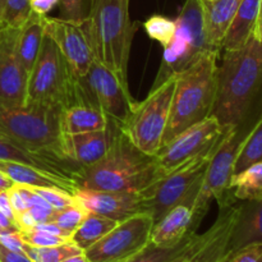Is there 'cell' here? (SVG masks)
<instances>
[{"instance_id": "1", "label": "cell", "mask_w": 262, "mask_h": 262, "mask_svg": "<svg viewBox=\"0 0 262 262\" xmlns=\"http://www.w3.org/2000/svg\"><path fill=\"white\" fill-rule=\"evenodd\" d=\"M262 86V43L255 36L245 46L224 51L217 66L212 115L223 127H239Z\"/></svg>"}, {"instance_id": "2", "label": "cell", "mask_w": 262, "mask_h": 262, "mask_svg": "<svg viewBox=\"0 0 262 262\" xmlns=\"http://www.w3.org/2000/svg\"><path fill=\"white\" fill-rule=\"evenodd\" d=\"M156 179L155 158L135 147L118 125L106 156L95 165L82 168L78 188L140 193Z\"/></svg>"}, {"instance_id": "3", "label": "cell", "mask_w": 262, "mask_h": 262, "mask_svg": "<svg viewBox=\"0 0 262 262\" xmlns=\"http://www.w3.org/2000/svg\"><path fill=\"white\" fill-rule=\"evenodd\" d=\"M219 56V50H210L186 69L177 73L176 89L163 146L188 127L212 115L216 96Z\"/></svg>"}, {"instance_id": "4", "label": "cell", "mask_w": 262, "mask_h": 262, "mask_svg": "<svg viewBox=\"0 0 262 262\" xmlns=\"http://www.w3.org/2000/svg\"><path fill=\"white\" fill-rule=\"evenodd\" d=\"M83 25L95 59L128 82L130 46L137 30L129 17V0H92Z\"/></svg>"}, {"instance_id": "5", "label": "cell", "mask_w": 262, "mask_h": 262, "mask_svg": "<svg viewBox=\"0 0 262 262\" xmlns=\"http://www.w3.org/2000/svg\"><path fill=\"white\" fill-rule=\"evenodd\" d=\"M81 102H91L81 77L72 72L60 50L49 35L32 69L28 73L26 106H48L60 109Z\"/></svg>"}, {"instance_id": "6", "label": "cell", "mask_w": 262, "mask_h": 262, "mask_svg": "<svg viewBox=\"0 0 262 262\" xmlns=\"http://www.w3.org/2000/svg\"><path fill=\"white\" fill-rule=\"evenodd\" d=\"M176 82L177 74H171L152 86L147 97L141 102L136 101L129 117L119 125L128 141L148 156H155L163 146Z\"/></svg>"}, {"instance_id": "7", "label": "cell", "mask_w": 262, "mask_h": 262, "mask_svg": "<svg viewBox=\"0 0 262 262\" xmlns=\"http://www.w3.org/2000/svg\"><path fill=\"white\" fill-rule=\"evenodd\" d=\"M216 146L189 159L183 165L159 178L147 188L140 192L148 214L152 215L155 223L160 220L169 210L178 205L186 204L191 207L193 206L194 200L201 188L206 168Z\"/></svg>"}, {"instance_id": "8", "label": "cell", "mask_w": 262, "mask_h": 262, "mask_svg": "<svg viewBox=\"0 0 262 262\" xmlns=\"http://www.w3.org/2000/svg\"><path fill=\"white\" fill-rule=\"evenodd\" d=\"M210 50L216 49L207 41L202 0H186L176 19L173 38L164 48L163 63L154 86L186 69Z\"/></svg>"}, {"instance_id": "9", "label": "cell", "mask_w": 262, "mask_h": 262, "mask_svg": "<svg viewBox=\"0 0 262 262\" xmlns=\"http://www.w3.org/2000/svg\"><path fill=\"white\" fill-rule=\"evenodd\" d=\"M59 117L60 109L56 107H9L0 104V135L64 158L60 152Z\"/></svg>"}, {"instance_id": "10", "label": "cell", "mask_w": 262, "mask_h": 262, "mask_svg": "<svg viewBox=\"0 0 262 262\" xmlns=\"http://www.w3.org/2000/svg\"><path fill=\"white\" fill-rule=\"evenodd\" d=\"M241 140L242 138L238 136V127L225 128L222 140L210 159L201 188L192 206L197 225H200L206 215L211 200H216L219 205L234 201L229 192V184L234 174L235 158Z\"/></svg>"}, {"instance_id": "11", "label": "cell", "mask_w": 262, "mask_h": 262, "mask_svg": "<svg viewBox=\"0 0 262 262\" xmlns=\"http://www.w3.org/2000/svg\"><path fill=\"white\" fill-rule=\"evenodd\" d=\"M155 220L148 212L119 222L105 237L84 251L90 262H125L150 243Z\"/></svg>"}, {"instance_id": "12", "label": "cell", "mask_w": 262, "mask_h": 262, "mask_svg": "<svg viewBox=\"0 0 262 262\" xmlns=\"http://www.w3.org/2000/svg\"><path fill=\"white\" fill-rule=\"evenodd\" d=\"M225 128L227 127H223L214 115H210L206 119L191 125L176 136L154 156L158 179L171 173L174 169L183 165L189 159L215 147L222 138Z\"/></svg>"}, {"instance_id": "13", "label": "cell", "mask_w": 262, "mask_h": 262, "mask_svg": "<svg viewBox=\"0 0 262 262\" xmlns=\"http://www.w3.org/2000/svg\"><path fill=\"white\" fill-rule=\"evenodd\" d=\"M90 101L105 113L112 122L123 124L136 101L130 96L128 82L95 59L86 76L81 77Z\"/></svg>"}, {"instance_id": "14", "label": "cell", "mask_w": 262, "mask_h": 262, "mask_svg": "<svg viewBox=\"0 0 262 262\" xmlns=\"http://www.w3.org/2000/svg\"><path fill=\"white\" fill-rule=\"evenodd\" d=\"M45 33L50 36L77 77H83L95 60L83 20H69L46 15Z\"/></svg>"}, {"instance_id": "15", "label": "cell", "mask_w": 262, "mask_h": 262, "mask_svg": "<svg viewBox=\"0 0 262 262\" xmlns=\"http://www.w3.org/2000/svg\"><path fill=\"white\" fill-rule=\"evenodd\" d=\"M17 28L0 31V104L9 107H25L28 73L15 51Z\"/></svg>"}, {"instance_id": "16", "label": "cell", "mask_w": 262, "mask_h": 262, "mask_svg": "<svg viewBox=\"0 0 262 262\" xmlns=\"http://www.w3.org/2000/svg\"><path fill=\"white\" fill-rule=\"evenodd\" d=\"M118 125L119 124L109 119V125L102 130L61 133V155L68 160L81 165L82 168L95 165L109 152Z\"/></svg>"}, {"instance_id": "17", "label": "cell", "mask_w": 262, "mask_h": 262, "mask_svg": "<svg viewBox=\"0 0 262 262\" xmlns=\"http://www.w3.org/2000/svg\"><path fill=\"white\" fill-rule=\"evenodd\" d=\"M74 197L89 212L109 217L118 223L133 215L148 212L138 192L90 191L78 188Z\"/></svg>"}, {"instance_id": "18", "label": "cell", "mask_w": 262, "mask_h": 262, "mask_svg": "<svg viewBox=\"0 0 262 262\" xmlns=\"http://www.w3.org/2000/svg\"><path fill=\"white\" fill-rule=\"evenodd\" d=\"M0 160H10L27 164L35 168L55 174L63 178L73 179L78 183L82 166L45 150L28 147L0 135Z\"/></svg>"}, {"instance_id": "19", "label": "cell", "mask_w": 262, "mask_h": 262, "mask_svg": "<svg viewBox=\"0 0 262 262\" xmlns=\"http://www.w3.org/2000/svg\"><path fill=\"white\" fill-rule=\"evenodd\" d=\"M239 205L225 202L219 205L216 220L207 232L189 262H223L229 252V241L239 212Z\"/></svg>"}, {"instance_id": "20", "label": "cell", "mask_w": 262, "mask_h": 262, "mask_svg": "<svg viewBox=\"0 0 262 262\" xmlns=\"http://www.w3.org/2000/svg\"><path fill=\"white\" fill-rule=\"evenodd\" d=\"M197 228L192 207L186 204L178 205L154 224L150 242L161 247H171L196 233Z\"/></svg>"}, {"instance_id": "21", "label": "cell", "mask_w": 262, "mask_h": 262, "mask_svg": "<svg viewBox=\"0 0 262 262\" xmlns=\"http://www.w3.org/2000/svg\"><path fill=\"white\" fill-rule=\"evenodd\" d=\"M0 171L5 174L13 182V184H19V186L36 187V188L56 187V188L66 189L72 194L76 193L78 189V183L73 179L58 177L55 174L17 161L0 160Z\"/></svg>"}, {"instance_id": "22", "label": "cell", "mask_w": 262, "mask_h": 262, "mask_svg": "<svg viewBox=\"0 0 262 262\" xmlns=\"http://www.w3.org/2000/svg\"><path fill=\"white\" fill-rule=\"evenodd\" d=\"M239 3L241 0H202L205 32L211 48L222 51L223 41Z\"/></svg>"}, {"instance_id": "23", "label": "cell", "mask_w": 262, "mask_h": 262, "mask_svg": "<svg viewBox=\"0 0 262 262\" xmlns=\"http://www.w3.org/2000/svg\"><path fill=\"white\" fill-rule=\"evenodd\" d=\"M262 243V200L241 204L229 241V251Z\"/></svg>"}, {"instance_id": "24", "label": "cell", "mask_w": 262, "mask_h": 262, "mask_svg": "<svg viewBox=\"0 0 262 262\" xmlns=\"http://www.w3.org/2000/svg\"><path fill=\"white\" fill-rule=\"evenodd\" d=\"M262 0H241L230 27L223 41L222 50H235L250 41L255 36Z\"/></svg>"}, {"instance_id": "25", "label": "cell", "mask_w": 262, "mask_h": 262, "mask_svg": "<svg viewBox=\"0 0 262 262\" xmlns=\"http://www.w3.org/2000/svg\"><path fill=\"white\" fill-rule=\"evenodd\" d=\"M59 125L61 133H82L102 130L109 125V118L91 102H81L60 112Z\"/></svg>"}, {"instance_id": "26", "label": "cell", "mask_w": 262, "mask_h": 262, "mask_svg": "<svg viewBox=\"0 0 262 262\" xmlns=\"http://www.w3.org/2000/svg\"><path fill=\"white\" fill-rule=\"evenodd\" d=\"M46 15L31 12L26 22L17 28L15 37V51L23 68L30 73L40 53L45 36Z\"/></svg>"}, {"instance_id": "27", "label": "cell", "mask_w": 262, "mask_h": 262, "mask_svg": "<svg viewBox=\"0 0 262 262\" xmlns=\"http://www.w3.org/2000/svg\"><path fill=\"white\" fill-rule=\"evenodd\" d=\"M205 234H193L184 238L181 243L171 247H161L148 243L142 251L125 262H174L183 256L192 255L204 241Z\"/></svg>"}, {"instance_id": "28", "label": "cell", "mask_w": 262, "mask_h": 262, "mask_svg": "<svg viewBox=\"0 0 262 262\" xmlns=\"http://www.w3.org/2000/svg\"><path fill=\"white\" fill-rule=\"evenodd\" d=\"M229 192L234 200L257 201L262 200V161L252 164L237 174H233Z\"/></svg>"}, {"instance_id": "29", "label": "cell", "mask_w": 262, "mask_h": 262, "mask_svg": "<svg viewBox=\"0 0 262 262\" xmlns=\"http://www.w3.org/2000/svg\"><path fill=\"white\" fill-rule=\"evenodd\" d=\"M117 224L118 222L115 220L89 212L83 222L71 235V242L84 252L95 243L99 242L102 237H105Z\"/></svg>"}, {"instance_id": "30", "label": "cell", "mask_w": 262, "mask_h": 262, "mask_svg": "<svg viewBox=\"0 0 262 262\" xmlns=\"http://www.w3.org/2000/svg\"><path fill=\"white\" fill-rule=\"evenodd\" d=\"M258 161H262V115L250 133L241 140L235 158L234 174Z\"/></svg>"}, {"instance_id": "31", "label": "cell", "mask_w": 262, "mask_h": 262, "mask_svg": "<svg viewBox=\"0 0 262 262\" xmlns=\"http://www.w3.org/2000/svg\"><path fill=\"white\" fill-rule=\"evenodd\" d=\"M83 251L77 247L71 241L63 245L54 246V247L38 248L25 245V255H27L33 262H61L73 255H78Z\"/></svg>"}, {"instance_id": "32", "label": "cell", "mask_w": 262, "mask_h": 262, "mask_svg": "<svg viewBox=\"0 0 262 262\" xmlns=\"http://www.w3.org/2000/svg\"><path fill=\"white\" fill-rule=\"evenodd\" d=\"M87 214H89V211H87V210L76 200L74 204L64 207V209L54 211L51 222L55 223V224L58 225L61 230H64L66 234L71 238V235L73 234L74 230L79 227V224L83 222L84 217L87 216Z\"/></svg>"}, {"instance_id": "33", "label": "cell", "mask_w": 262, "mask_h": 262, "mask_svg": "<svg viewBox=\"0 0 262 262\" xmlns=\"http://www.w3.org/2000/svg\"><path fill=\"white\" fill-rule=\"evenodd\" d=\"M145 31L152 40L158 41L165 48L173 38L176 32V19H170L164 15H151L143 23Z\"/></svg>"}, {"instance_id": "34", "label": "cell", "mask_w": 262, "mask_h": 262, "mask_svg": "<svg viewBox=\"0 0 262 262\" xmlns=\"http://www.w3.org/2000/svg\"><path fill=\"white\" fill-rule=\"evenodd\" d=\"M30 0H4L2 12V20L5 26L19 28L30 17Z\"/></svg>"}, {"instance_id": "35", "label": "cell", "mask_w": 262, "mask_h": 262, "mask_svg": "<svg viewBox=\"0 0 262 262\" xmlns=\"http://www.w3.org/2000/svg\"><path fill=\"white\" fill-rule=\"evenodd\" d=\"M32 188L36 193L40 194V196L53 207L54 211L64 209V207L69 206V205L76 202L74 194L69 193L66 189L56 188V187H40V188L32 187Z\"/></svg>"}, {"instance_id": "36", "label": "cell", "mask_w": 262, "mask_h": 262, "mask_svg": "<svg viewBox=\"0 0 262 262\" xmlns=\"http://www.w3.org/2000/svg\"><path fill=\"white\" fill-rule=\"evenodd\" d=\"M19 235L23 239V242L32 246V247H38V248L54 247V246L63 245V243H67L71 241L69 238L59 237V235H54V234H50V233H46V232H42V230H37V229L20 230Z\"/></svg>"}, {"instance_id": "37", "label": "cell", "mask_w": 262, "mask_h": 262, "mask_svg": "<svg viewBox=\"0 0 262 262\" xmlns=\"http://www.w3.org/2000/svg\"><path fill=\"white\" fill-rule=\"evenodd\" d=\"M92 0H59L61 18L69 20H83L90 12Z\"/></svg>"}, {"instance_id": "38", "label": "cell", "mask_w": 262, "mask_h": 262, "mask_svg": "<svg viewBox=\"0 0 262 262\" xmlns=\"http://www.w3.org/2000/svg\"><path fill=\"white\" fill-rule=\"evenodd\" d=\"M223 262H262V243H253L229 251Z\"/></svg>"}, {"instance_id": "39", "label": "cell", "mask_w": 262, "mask_h": 262, "mask_svg": "<svg viewBox=\"0 0 262 262\" xmlns=\"http://www.w3.org/2000/svg\"><path fill=\"white\" fill-rule=\"evenodd\" d=\"M0 245L7 247L8 250L15 251V252L25 253V245L23 239L20 238L19 232H10L0 234Z\"/></svg>"}, {"instance_id": "40", "label": "cell", "mask_w": 262, "mask_h": 262, "mask_svg": "<svg viewBox=\"0 0 262 262\" xmlns=\"http://www.w3.org/2000/svg\"><path fill=\"white\" fill-rule=\"evenodd\" d=\"M0 262H33L27 255L15 251L8 250L3 245H0Z\"/></svg>"}, {"instance_id": "41", "label": "cell", "mask_w": 262, "mask_h": 262, "mask_svg": "<svg viewBox=\"0 0 262 262\" xmlns=\"http://www.w3.org/2000/svg\"><path fill=\"white\" fill-rule=\"evenodd\" d=\"M58 4L59 0H30L32 12L42 15H48V13L53 10V8Z\"/></svg>"}, {"instance_id": "42", "label": "cell", "mask_w": 262, "mask_h": 262, "mask_svg": "<svg viewBox=\"0 0 262 262\" xmlns=\"http://www.w3.org/2000/svg\"><path fill=\"white\" fill-rule=\"evenodd\" d=\"M0 211L5 215V216L9 217L12 222H14L15 224V214L13 211V207L10 205L9 196H8V191L0 192Z\"/></svg>"}, {"instance_id": "43", "label": "cell", "mask_w": 262, "mask_h": 262, "mask_svg": "<svg viewBox=\"0 0 262 262\" xmlns=\"http://www.w3.org/2000/svg\"><path fill=\"white\" fill-rule=\"evenodd\" d=\"M32 229H37V230H42V232L50 233V234L54 235H59V237H64V238H69L68 235L66 234L64 230H61L55 223L53 222H48V223H42V224H37L32 228ZM71 239V238H69Z\"/></svg>"}, {"instance_id": "44", "label": "cell", "mask_w": 262, "mask_h": 262, "mask_svg": "<svg viewBox=\"0 0 262 262\" xmlns=\"http://www.w3.org/2000/svg\"><path fill=\"white\" fill-rule=\"evenodd\" d=\"M0 229L3 230V233H10V232H19L17 225L14 224V222L9 219L8 216H5L2 211H0Z\"/></svg>"}, {"instance_id": "45", "label": "cell", "mask_w": 262, "mask_h": 262, "mask_svg": "<svg viewBox=\"0 0 262 262\" xmlns=\"http://www.w3.org/2000/svg\"><path fill=\"white\" fill-rule=\"evenodd\" d=\"M12 186H13V182L10 181L5 174H3L2 171H0V192L8 191Z\"/></svg>"}, {"instance_id": "46", "label": "cell", "mask_w": 262, "mask_h": 262, "mask_svg": "<svg viewBox=\"0 0 262 262\" xmlns=\"http://www.w3.org/2000/svg\"><path fill=\"white\" fill-rule=\"evenodd\" d=\"M255 37L257 38V40L260 41V42L262 43V4H261L260 15H258L257 26H256V31H255Z\"/></svg>"}, {"instance_id": "47", "label": "cell", "mask_w": 262, "mask_h": 262, "mask_svg": "<svg viewBox=\"0 0 262 262\" xmlns=\"http://www.w3.org/2000/svg\"><path fill=\"white\" fill-rule=\"evenodd\" d=\"M61 262H90V261L89 258L86 257V255H84V252H82V253H78V255L71 256V257L66 258V260H63Z\"/></svg>"}, {"instance_id": "48", "label": "cell", "mask_w": 262, "mask_h": 262, "mask_svg": "<svg viewBox=\"0 0 262 262\" xmlns=\"http://www.w3.org/2000/svg\"><path fill=\"white\" fill-rule=\"evenodd\" d=\"M194 252H196V251H194ZM194 252H193V253H194ZM193 253H192V255H187V256H183V257L178 258V260H177V261H174V262H189V261H191V257H192V256H193Z\"/></svg>"}, {"instance_id": "49", "label": "cell", "mask_w": 262, "mask_h": 262, "mask_svg": "<svg viewBox=\"0 0 262 262\" xmlns=\"http://www.w3.org/2000/svg\"><path fill=\"white\" fill-rule=\"evenodd\" d=\"M3 5H4V0H0V20H2V12H3ZM3 22V20H2Z\"/></svg>"}, {"instance_id": "50", "label": "cell", "mask_w": 262, "mask_h": 262, "mask_svg": "<svg viewBox=\"0 0 262 262\" xmlns=\"http://www.w3.org/2000/svg\"><path fill=\"white\" fill-rule=\"evenodd\" d=\"M5 27H7V26H5V25H4V23H3V22H2V20H0V31H2V30H3V28H5Z\"/></svg>"}]
</instances>
